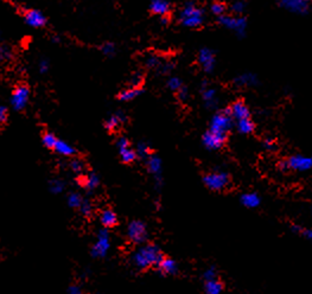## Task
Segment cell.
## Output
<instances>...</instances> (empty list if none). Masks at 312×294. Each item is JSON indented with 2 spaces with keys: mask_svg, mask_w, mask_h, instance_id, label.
I'll return each instance as SVG.
<instances>
[{
  "mask_svg": "<svg viewBox=\"0 0 312 294\" xmlns=\"http://www.w3.org/2000/svg\"><path fill=\"white\" fill-rule=\"evenodd\" d=\"M110 247L109 244V233L108 230L103 229L100 230L98 234V241L95 242V245L92 248V256L97 257V259H101L107 255L108 249Z\"/></svg>",
  "mask_w": 312,
  "mask_h": 294,
  "instance_id": "obj_6",
  "label": "cell"
},
{
  "mask_svg": "<svg viewBox=\"0 0 312 294\" xmlns=\"http://www.w3.org/2000/svg\"><path fill=\"white\" fill-rule=\"evenodd\" d=\"M206 187L212 191H222L224 190L228 185H229L230 178L229 175L223 171H215V172H210L205 176L203 178Z\"/></svg>",
  "mask_w": 312,
  "mask_h": 294,
  "instance_id": "obj_5",
  "label": "cell"
},
{
  "mask_svg": "<svg viewBox=\"0 0 312 294\" xmlns=\"http://www.w3.org/2000/svg\"><path fill=\"white\" fill-rule=\"evenodd\" d=\"M203 278H205L206 281L216 279V271L214 267H210V268L207 269V271L205 272V274H203Z\"/></svg>",
  "mask_w": 312,
  "mask_h": 294,
  "instance_id": "obj_40",
  "label": "cell"
},
{
  "mask_svg": "<svg viewBox=\"0 0 312 294\" xmlns=\"http://www.w3.org/2000/svg\"><path fill=\"white\" fill-rule=\"evenodd\" d=\"M210 10H211V12L215 14V16L220 17V16H223L224 12H226V10H227V7H226V5L223 4V2L216 1L211 5Z\"/></svg>",
  "mask_w": 312,
  "mask_h": 294,
  "instance_id": "obj_32",
  "label": "cell"
},
{
  "mask_svg": "<svg viewBox=\"0 0 312 294\" xmlns=\"http://www.w3.org/2000/svg\"><path fill=\"white\" fill-rule=\"evenodd\" d=\"M124 121H126V116L122 113L119 112L110 116L109 119L106 120V122H104V127H106L107 131H114L120 124H121V122H124Z\"/></svg>",
  "mask_w": 312,
  "mask_h": 294,
  "instance_id": "obj_20",
  "label": "cell"
},
{
  "mask_svg": "<svg viewBox=\"0 0 312 294\" xmlns=\"http://www.w3.org/2000/svg\"><path fill=\"white\" fill-rule=\"evenodd\" d=\"M99 184H100V178H99L97 173L91 172L88 176H87L86 182H85V188L87 189V190H89V191L95 190V189L99 187Z\"/></svg>",
  "mask_w": 312,
  "mask_h": 294,
  "instance_id": "obj_26",
  "label": "cell"
},
{
  "mask_svg": "<svg viewBox=\"0 0 312 294\" xmlns=\"http://www.w3.org/2000/svg\"><path fill=\"white\" fill-rule=\"evenodd\" d=\"M150 10L152 13L158 14L160 17L166 16L170 12V4L167 0H152L150 4Z\"/></svg>",
  "mask_w": 312,
  "mask_h": 294,
  "instance_id": "obj_15",
  "label": "cell"
},
{
  "mask_svg": "<svg viewBox=\"0 0 312 294\" xmlns=\"http://www.w3.org/2000/svg\"><path fill=\"white\" fill-rule=\"evenodd\" d=\"M302 235H304L305 238L310 240V241H312V228L311 229H303Z\"/></svg>",
  "mask_w": 312,
  "mask_h": 294,
  "instance_id": "obj_49",
  "label": "cell"
},
{
  "mask_svg": "<svg viewBox=\"0 0 312 294\" xmlns=\"http://www.w3.org/2000/svg\"><path fill=\"white\" fill-rule=\"evenodd\" d=\"M167 23H169V18H167L166 16L161 17V24H167Z\"/></svg>",
  "mask_w": 312,
  "mask_h": 294,
  "instance_id": "obj_50",
  "label": "cell"
},
{
  "mask_svg": "<svg viewBox=\"0 0 312 294\" xmlns=\"http://www.w3.org/2000/svg\"><path fill=\"white\" fill-rule=\"evenodd\" d=\"M278 169L283 172L295 171V172H307L312 170V157L304 154L291 155L278 164Z\"/></svg>",
  "mask_w": 312,
  "mask_h": 294,
  "instance_id": "obj_3",
  "label": "cell"
},
{
  "mask_svg": "<svg viewBox=\"0 0 312 294\" xmlns=\"http://www.w3.org/2000/svg\"><path fill=\"white\" fill-rule=\"evenodd\" d=\"M218 22L228 29L235 30L239 34H242V32H244L246 26L245 19H242V18H234L230 16H226V14L218 17Z\"/></svg>",
  "mask_w": 312,
  "mask_h": 294,
  "instance_id": "obj_12",
  "label": "cell"
},
{
  "mask_svg": "<svg viewBox=\"0 0 312 294\" xmlns=\"http://www.w3.org/2000/svg\"><path fill=\"white\" fill-rule=\"evenodd\" d=\"M128 238L132 242L137 245H142L148 239V232H146L145 224L142 221H132L128 226Z\"/></svg>",
  "mask_w": 312,
  "mask_h": 294,
  "instance_id": "obj_8",
  "label": "cell"
},
{
  "mask_svg": "<svg viewBox=\"0 0 312 294\" xmlns=\"http://www.w3.org/2000/svg\"><path fill=\"white\" fill-rule=\"evenodd\" d=\"M188 97H189L188 88H187V87H182V88L178 91V98L181 101L184 102V101L188 100Z\"/></svg>",
  "mask_w": 312,
  "mask_h": 294,
  "instance_id": "obj_43",
  "label": "cell"
},
{
  "mask_svg": "<svg viewBox=\"0 0 312 294\" xmlns=\"http://www.w3.org/2000/svg\"><path fill=\"white\" fill-rule=\"evenodd\" d=\"M199 63L206 73H211L215 68L214 52L208 48H203L199 52Z\"/></svg>",
  "mask_w": 312,
  "mask_h": 294,
  "instance_id": "obj_11",
  "label": "cell"
},
{
  "mask_svg": "<svg viewBox=\"0 0 312 294\" xmlns=\"http://www.w3.org/2000/svg\"><path fill=\"white\" fill-rule=\"evenodd\" d=\"M68 292L70 294H81V289H80V286H75L74 285V286L69 287Z\"/></svg>",
  "mask_w": 312,
  "mask_h": 294,
  "instance_id": "obj_48",
  "label": "cell"
},
{
  "mask_svg": "<svg viewBox=\"0 0 312 294\" xmlns=\"http://www.w3.org/2000/svg\"><path fill=\"white\" fill-rule=\"evenodd\" d=\"M148 169L152 175H155L156 181H157V184H161V160L160 158H158L157 155H150V158L148 159Z\"/></svg>",
  "mask_w": 312,
  "mask_h": 294,
  "instance_id": "obj_14",
  "label": "cell"
},
{
  "mask_svg": "<svg viewBox=\"0 0 312 294\" xmlns=\"http://www.w3.org/2000/svg\"><path fill=\"white\" fill-rule=\"evenodd\" d=\"M254 82H256L254 76H252V75L250 74L242 75V76H240L235 80V83L238 86H252V85H254Z\"/></svg>",
  "mask_w": 312,
  "mask_h": 294,
  "instance_id": "obj_30",
  "label": "cell"
},
{
  "mask_svg": "<svg viewBox=\"0 0 312 294\" xmlns=\"http://www.w3.org/2000/svg\"><path fill=\"white\" fill-rule=\"evenodd\" d=\"M119 153H120V158H121V160L126 164L133 163V161L138 158V154L131 148V147H126V148L119 149Z\"/></svg>",
  "mask_w": 312,
  "mask_h": 294,
  "instance_id": "obj_25",
  "label": "cell"
},
{
  "mask_svg": "<svg viewBox=\"0 0 312 294\" xmlns=\"http://www.w3.org/2000/svg\"><path fill=\"white\" fill-rule=\"evenodd\" d=\"M146 67L150 68V69H155V68H159V65L161 64L160 61H159V58L157 56H149L148 58H146Z\"/></svg>",
  "mask_w": 312,
  "mask_h": 294,
  "instance_id": "obj_36",
  "label": "cell"
},
{
  "mask_svg": "<svg viewBox=\"0 0 312 294\" xmlns=\"http://www.w3.org/2000/svg\"><path fill=\"white\" fill-rule=\"evenodd\" d=\"M116 146H118L119 149L126 148V147H130V142H128L125 137H121L118 140V143H116Z\"/></svg>",
  "mask_w": 312,
  "mask_h": 294,
  "instance_id": "obj_44",
  "label": "cell"
},
{
  "mask_svg": "<svg viewBox=\"0 0 312 294\" xmlns=\"http://www.w3.org/2000/svg\"><path fill=\"white\" fill-rule=\"evenodd\" d=\"M6 120H7V109H6V107L1 106L0 107V121L4 124Z\"/></svg>",
  "mask_w": 312,
  "mask_h": 294,
  "instance_id": "obj_47",
  "label": "cell"
},
{
  "mask_svg": "<svg viewBox=\"0 0 312 294\" xmlns=\"http://www.w3.org/2000/svg\"><path fill=\"white\" fill-rule=\"evenodd\" d=\"M137 154L138 157L142 159H149L150 158V148L149 145L146 143H139L137 147Z\"/></svg>",
  "mask_w": 312,
  "mask_h": 294,
  "instance_id": "obj_29",
  "label": "cell"
},
{
  "mask_svg": "<svg viewBox=\"0 0 312 294\" xmlns=\"http://www.w3.org/2000/svg\"><path fill=\"white\" fill-rule=\"evenodd\" d=\"M80 211H81V214H82L83 216H87V217H88V216H91L92 215V204H91V202H88V200L83 199V202H82V204H81V206H80Z\"/></svg>",
  "mask_w": 312,
  "mask_h": 294,
  "instance_id": "obj_37",
  "label": "cell"
},
{
  "mask_svg": "<svg viewBox=\"0 0 312 294\" xmlns=\"http://www.w3.org/2000/svg\"><path fill=\"white\" fill-rule=\"evenodd\" d=\"M167 87H169L171 91L178 92L179 89L183 87L182 81L179 80L178 77H171V79H169V81H167Z\"/></svg>",
  "mask_w": 312,
  "mask_h": 294,
  "instance_id": "obj_33",
  "label": "cell"
},
{
  "mask_svg": "<svg viewBox=\"0 0 312 294\" xmlns=\"http://www.w3.org/2000/svg\"><path fill=\"white\" fill-rule=\"evenodd\" d=\"M118 218H116L115 212L110 209L104 210L103 214H101V223L104 228H112L116 224Z\"/></svg>",
  "mask_w": 312,
  "mask_h": 294,
  "instance_id": "obj_18",
  "label": "cell"
},
{
  "mask_svg": "<svg viewBox=\"0 0 312 294\" xmlns=\"http://www.w3.org/2000/svg\"><path fill=\"white\" fill-rule=\"evenodd\" d=\"M241 204L245 206V208H248V209H254V208H258V206L260 205L261 203V199L260 197L258 196V195L256 193H248V194H245L241 196Z\"/></svg>",
  "mask_w": 312,
  "mask_h": 294,
  "instance_id": "obj_17",
  "label": "cell"
},
{
  "mask_svg": "<svg viewBox=\"0 0 312 294\" xmlns=\"http://www.w3.org/2000/svg\"><path fill=\"white\" fill-rule=\"evenodd\" d=\"M70 167L74 172L81 173L83 170V164H82V161L79 160V159H74V160L70 163Z\"/></svg>",
  "mask_w": 312,
  "mask_h": 294,
  "instance_id": "obj_38",
  "label": "cell"
},
{
  "mask_svg": "<svg viewBox=\"0 0 312 294\" xmlns=\"http://www.w3.org/2000/svg\"><path fill=\"white\" fill-rule=\"evenodd\" d=\"M233 116L230 112V107L226 108L223 112L215 114L210 122V130L220 133H227L233 127Z\"/></svg>",
  "mask_w": 312,
  "mask_h": 294,
  "instance_id": "obj_4",
  "label": "cell"
},
{
  "mask_svg": "<svg viewBox=\"0 0 312 294\" xmlns=\"http://www.w3.org/2000/svg\"><path fill=\"white\" fill-rule=\"evenodd\" d=\"M311 211H312V206H311Z\"/></svg>",
  "mask_w": 312,
  "mask_h": 294,
  "instance_id": "obj_52",
  "label": "cell"
},
{
  "mask_svg": "<svg viewBox=\"0 0 312 294\" xmlns=\"http://www.w3.org/2000/svg\"><path fill=\"white\" fill-rule=\"evenodd\" d=\"M202 95H203V98H205L207 108H214L216 106L217 101H216V91L215 89L208 88V87H207L206 89H203L202 91Z\"/></svg>",
  "mask_w": 312,
  "mask_h": 294,
  "instance_id": "obj_24",
  "label": "cell"
},
{
  "mask_svg": "<svg viewBox=\"0 0 312 294\" xmlns=\"http://www.w3.org/2000/svg\"><path fill=\"white\" fill-rule=\"evenodd\" d=\"M24 20L29 26L35 29H40L46 26L47 18L38 10H28L24 12Z\"/></svg>",
  "mask_w": 312,
  "mask_h": 294,
  "instance_id": "obj_10",
  "label": "cell"
},
{
  "mask_svg": "<svg viewBox=\"0 0 312 294\" xmlns=\"http://www.w3.org/2000/svg\"><path fill=\"white\" fill-rule=\"evenodd\" d=\"M158 269L163 275H173L178 271V267H177L176 261L164 256V259L158 265Z\"/></svg>",
  "mask_w": 312,
  "mask_h": 294,
  "instance_id": "obj_16",
  "label": "cell"
},
{
  "mask_svg": "<svg viewBox=\"0 0 312 294\" xmlns=\"http://www.w3.org/2000/svg\"><path fill=\"white\" fill-rule=\"evenodd\" d=\"M205 291L208 294H218L223 291V284L218 281L217 279H212V280L206 281Z\"/></svg>",
  "mask_w": 312,
  "mask_h": 294,
  "instance_id": "obj_23",
  "label": "cell"
},
{
  "mask_svg": "<svg viewBox=\"0 0 312 294\" xmlns=\"http://www.w3.org/2000/svg\"><path fill=\"white\" fill-rule=\"evenodd\" d=\"M29 97H30V89L28 86L22 85V86L16 87L11 95V104H12V107H13V109H16V110L24 109L29 102Z\"/></svg>",
  "mask_w": 312,
  "mask_h": 294,
  "instance_id": "obj_7",
  "label": "cell"
},
{
  "mask_svg": "<svg viewBox=\"0 0 312 294\" xmlns=\"http://www.w3.org/2000/svg\"><path fill=\"white\" fill-rule=\"evenodd\" d=\"M158 69H159V71H160L161 74H167V73H170V71L173 69V64H172V63H170V62H166V63H165V64L159 65Z\"/></svg>",
  "mask_w": 312,
  "mask_h": 294,
  "instance_id": "obj_41",
  "label": "cell"
},
{
  "mask_svg": "<svg viewBox=\"0 0 312 294\" xmlns=\"http://www.w3.org/2000/svg\"><path fill=\"white\" fill-rule=\"evenodd\" d=\"M262 146L265 147V149H267V151H273V149H275V143L274 140L272 139H265L262 143Z\"/></svg>",
  "mask_w": 312,
  "mask_h": 294,
  "instance_id": "obj_42",
  "label": "cell"
},
{
  "mask_svg": "<svg viewBox=\"0 0 312 294\" xmlns=\"http://www.w3.org/2000/svg\"><path fill=\"white\" fill-rule=\"evenodd\" d=\"M236 127H238V131L241 134H251L256 130V125H254V122L250 118L239 120L236 122Z\"/></svg>",
  "mask_w": 312,
  "mask_h": 294,
  "instance_id": "obj_21",
  "label": "cell"
},
{
  "mask_svg": "<svg viewBox=\"0 0 312 294\" xmlns=\"http://www.w3.org/2000/svg\"><path fill=\"white\" fill-rule=\"evenodd\" d=\"M164 259V255L158 245H146L133 255V263L138 268L145 269L149 267H158L160 261Z\"/></svg>",
  "mask_w": 312,
  "mask_h": 294,
  "instance_id": "obj_1",
  "label": "cell"
},
{
  "mask_svg": "<svg viewBox=\"0 0 312 294\" xmlns=\"http://www.w3.org/2000/svg\"><path fill=\"white\" fill-rule=\"evenodd\" d=\"M49 189L52 194H59L64 190V183L59 179H52V182L49 183Z\"/></svg>",
  "mask_w": 312,
  "mask_h": 294,
  "instance_id": "obj_31",
  "label": "cell"
},
{
  "mask_svg": "<svg viewBox=\"0 0 312 294\" xmlns=\"http://www.w3.org/2000/svg\"><path fill=\"white\" fill-rule=\"evenodd\" d=\"M53 149H55L58 154L64 155V157H71V155H74L75 153H76L73 146L69 145L68 143L63 142V140H57L56 146Z\"/></svg>",
  "mask_w": 312,
  "mask_h": 294,
  "instance_id": "obj_19",
  "label": "cell"
},
{
  "mask_svg": "<svg viewBox=\"0 0 312 294\" xmlns=\"http://www.w3.org/2000/svg\"><path fill=\"white\" fill-rule=\"evenodd\" d=\"M115 46L113 43H104L103 47H101V51L104 56L107 57H112L115 53Z\"/></svg>",
  "mask_w": 312,
  "mask_h": 294,
  "instance_id": "obj_34",
  "label": "cell"
},
{
  "mask_svg": "<svg viewBox=\"0 0 312 294\" xmlns=\"http://www.w3.org/2000/svg\"><path fill=\"white\" fill-rule=\"evenodd\" d=\"M143 93V89L139 87H132V88L125 89L119 94V100L120 101H131L137 97H139Z\"/></svg>",
  "mask_w": 312,
  "mask_h": 294,
  "instance_id": "obj_22",
  "label": "cell"
},
{
  "mask_svg": "<svg viewBox=\"0 0 312 294\" xmlns=\"http://www.w3.org/2000/svg\"><path fill=\"white\" fill-rule=\"evenodd\" d=\"M244 7H245L244 4H242L241 1H238L232 6V10L233 12H235V13H241V12L244 11Z\"/></svg>",
  "mask_w": 312,
  "mask_h": 294,
  "instance_id": "obj_46",
  "label": "cell"
},
{
  "mask_svg": "<svg viewBox=\"0 0 312 294\" xmlns=\"http://www.w3.org/2000/svg\"><path fill=\"white\" fill-rule=\"evenodd\" d=\"M143 83V75L140 73H136L132 75L131 77V85L132 87H140Z\"/></svg>",
  "mask_w": 312,
  "mask_h": 294,
  "instance_id": "obj_39",
  "label": "cell"
},
{
  "mask_svg": "<svg viewBox=\"0 0 312 294\" xmlns=\"http://www.w3.org/2000/svg\"><path fill=\"white\" fill-rule=\"evenodd\" d=\"M40 73L41 74H46L48 70H49V62L47 61V59H41L40 62Z\"/></svg>",
  "mask_w": 312,
  "mask_h": 294,
  "instance_id": "obj_45",
  "label": "cell"
},
{
  "mask_svg": "<svg viewBox=\"0 0 312 294\" xmlns=\"http://www.w3.org/2000/svg\"><path fill=\"white\" fill-rule=\"evenodd\" d=\"M202 142L208 149H220L227 142V133L209 130L203 134Z\"/></svg>",
  "mask_w": 312,
  "mask_h": 294,
  "instance_id": "obj_9",
  "label": "cell"
},
{
  "mask_svg": "<svg viewBox=\"0 0 312 294\" xmlns=\"http://www.w3.org/2000/svg\"><path fill=\"white\" fill-rule=\"evenodd\" d=\"M230 112H232V116L236 120V121H239V120L241 119L250 118L251 116L250 108H248L247 104L241 100L234 102L232 106H230Z\"/></svg>",
  "mask_w": 312,
  "mask_h": 294,
  "instance_id": "obj_13",
  "label": "cell"
},
{
  "mask_svg": "<svg viewBox=\"0 0 312 294\" xmlns=\"http://www.w3.org/2000/svg\"><path fill=\"white\" fill-rule=\"evenodd\" d=\"M52 42H55V43H58L59 37H57V36H55V37H52Z\"/></svg>",
  "mask_w": 312,
  "mask_h": 294,
  "instance_id": "obj_51",
  "label": "cell"
},
{
  "mask_svg": "<svg viewBox=\"0 0 312 294\" xmlns=\"http://www.w3.org/2000/svg\"><path fill=\"white\" fill-rule=\"evenodd\" d=\"M179 22L185 28H199L205 22V11L193 1H188L179 12Z\"/></svg>",
  "mask_w": 312,
  "mask_h": 294,
  "instance_id": "obj_2",
  "label": "cell"
},
{
  "mask_svg": "<svg viewBox=\"0 0 312 294\" xmlns=\"http://www.w3.org/2000/svg\"><path fill=\"white\" fill-rule=\"evenodd\" d=\"M0 58L1 61H10L12 58V50L7 46H1L0 48Z\"/></svg>",
  "mask_w": 312,
  "mask_h": 294,
  "instance_id": "obj_35",
  "label": "cell"
},
{
  "mask_svg": "<svg viewBox=\"0 0 312 294\" xmlns=\"http://www.w3.org/2000/svg\"><path fill=\"white\" fill-rule=\"evenodd\" d=\"M42 140H43L44 146L48 147V148H55L57 143V138L55 137V134L47 132V133H44L43 137H42Z\"/></svg>",
  "mask_w": 312,
  "mask_h": 294,
  "instance_id": "obj_27",
  "label": "cell"
},
{
  "mask_svg": "<svg viewBox=\"0 0 312 294\" xmlns=\"http://www.w3.org/2000/svg\"><path fill=\"white\" fill-rule=\"evenodd\" d=\"M83 202V198L79 194L73 193L68 196V204L71 208H80L81 204Z\"/></svg>",
  "mask_w": 312,
  "mask_h": 294,
  "instance_id": "obj_28",
  "label": "cell"
}]
</instances>
